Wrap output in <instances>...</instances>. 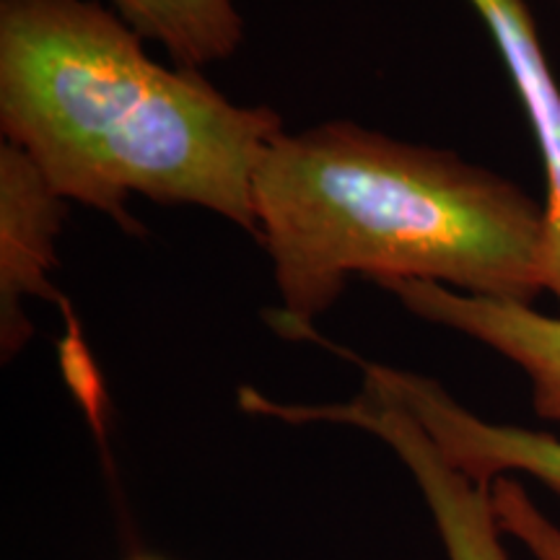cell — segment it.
Returning <instances> with one entry per match:
<instances>
[{
	"mask_svg": "<svg viewBox=\"0 0 560 560\" xmlns=\"http://www.w3.org/2000/svg\"><path fill=\"white\" fill-rule=\"evenodd\" d=\"M68 200L52 190L34 161L0 143V346L9 361L32 338L26 299H58L50 272Z\"/></svg>",
	"mask_w": 560,
	"mask_h": 560,
	"instance_id": "5b68a950",
	"label": "cell"
},
{
	"mask_svg": "<svg viewBox=\"0 0 560 560\" xmlns=\"http://www.w3.org/2000/svg\"><path fill=\"white\" fill-rule=\"evenodd\" d=\"M335 348V346H332ZM361 369L363 382L402 405L420 429L429 433L436 450L467 478L490 486L499 478H527L542 482L560 499V439L552 433L529 431L522 425L493 423L467 410L465 405L431 376L361 361L350 350L335 348Z\"/></svg>",
	"mask_w": 560,
	"mask_h": 560,
	"instance_id": "277c9868",
	"label": "cell"
},
{
	"mask_svg": "<svg viewBox=\"0 0 560 560\" xmlns=\"http://www.w3.org/2000/svg\"><path fill=\"white\" fill-rule=\"evenodd\" d=\"M0 128L62 200L130 234L140 195L206 208L257 240L252 182L283 120L161 66L96 0H0Z\"/></svg>",
	"mask_w": 560,
	"mask_h": 560,
	"instance_id": "7a4b0ae2",
	"label": "cell"
},
{
	"mask_svg": "<svg viewBox=\"0 0 560 560\" xmlns=\"http://www.w3.org/2000/svg\"><path fill=\"white\" fill-rule=\"evenodd\" d=\"M240 408L291 425L335 423L371 433L408 467L431 511L446 560H511L490 486L475 482L450 465L418 420L371 384L363 382V389L353 400L330 405L278 402L262 392L244 387Z\"/></svg>",
	"mask_w": 560,
	"mask_h": 560,
	"instance_id": "3957f363",
	"label": "cell"
},
{
	"mask_svg": "<svg viewBox=\"0 0 560 560\" xmlns=\"http://www.w3.org/2000/svg\"><path fill=\"white\" fill-rule=\"evenodd\" d=\"M499 47L503 66L527 120L535 130L545 166V223H548V291L560 304V86L537 37L524 0H467Z\"/></svg>",
	"mask_w": 560,
	"mask_h": 560,
	"instance_id": "52a82bcc",
	"label": "cell"
},
{
	"mask_svg": "<svg viewBox=\"0 0 560 560\" xmlns=\"http://www.w3.org/2000/svg\"><path fill=\"white\" fill-rule=\"evenodd\" d=\"M136 560H161V558H136Z\"/></svg>",
	"mask_w": 560,
	"mask_h": 560,
	"instance_id": "30bf717a",
	"label": "cell"
},
{
	"mask_svg": "<svg viewBox=\"0 0 560 560\" xmlns=\"http://www.w3.org/2000/svg\"><path fill=\"white\" fill-rule=\"evenodd\" d=\"M252 198L283 301L270 317L280 335L314 327L353 276L516 304L548 291L545 202L452 151L348 120L283 130L257 164Z\"/></svg>",
	"mask_w": 560,
	"mask_h": 560,
	"instance_id": "6da1fadb",
	"label": "cell"
},
{
	"mask_svg": "<svg viewBox=\"0 0 560 560\" xmlns=\"http://www.w3.org/2000/svg\"><path fill=\"white\" fill-rule=\"evenodd\" d=\"M115 13L143 39H156L177 68L226 60L244 39L234 0H112Z\"/></svg>",
	"mask_w": 560,
	"mask_h": 560,
	"instance_id": "ba28073f",
	"label": "cell"
},
{
	"mask_svg": "<svg viewBox=\"0 0 560 560\" xmlns=\"http://www.w3.org/2000/svg\"><path fill=\"white\" fill-rule=\"evenodd\" d=\"M380 285L416 317L467 335L520 366L537 416L560 423V317H548L532 304L470 296L429 280H387Z\"/></svg>",
	"mask_w": 560,
	"mask_h": 560,
	"instance_id": "8992f818",
	"label": "cell"
},
{
	"mask_svg": "<svg viewBox=\"0 0 560 560\" xmlns=\"http://www.w3.org/2000/svg\"><path fill=\"white\" fill-rule=\"evenodd\" d=\"M490 493L503 535L514 537L535 560H560V527L532 501L520 480L511 475L493 480Z\"/></svg>",
	"mask_w": 560,
	"mask_h": 560,
	"instance_id": "9c48e42d",
	"label": "cell"
}]
</instances>
